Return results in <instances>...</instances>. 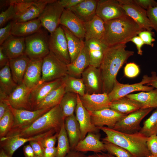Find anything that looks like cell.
<instances>
[{"mask_svg": "<svg viewBox=\"0 0 157 157\" xmlns=\"http://www.w3.org/2000/svg\"><path fill=\"white\" fill-rule=\"evenodd\" d=\"M126 45L118 44L108 47L99 68L102 83V93L108 94L117 81V73L134 52L126 49Z\"/></svg>", "mask_w": 157, "mask_h": 157, "instance_id": "1", "label": "cell"}, {"mask_svg": "<svg viewBox=\"0 0 157 157\" xmlns=\"http://www.w3.org/2000/svg\"><path fill=\"white\" fill-rule=\"evenodd\" d=\"M139 66L136 63L132 62L127 63L124 68L125 76L129 78H133L139 74Z\"/></svg>", "mask_w": 157, "mask_h": 157, "instance_id": "45", "label": "cell"}, {"mask_svg": "<svg viewBox=\"0 0 157 157\" xmlns=\"http://www.w3.org/2000/svg\"><path fill=\"white\" fill-rule=\"evenodd\" d=\"M151 79L149 82L146 85H147L151 86L157 89V75L154 71L151 72Z\"/></svg>", "mask_w": 157, "mask_h": 157, "instance_id": "59", "label": "cell"}, {"mask_svg": "<svg viewBox=\"0 0 157 157\" xmlns=\"http://www.w3.org/2000/svg\"><path fill=\"white\" fill-rule=\"evenodd\" d=\"M9 105L8 100H0V119L8 109Z\"/></svg>", "mask_w": 157, "mask_h": 157, "instance_id": "56", "label": "cell"}, {"mask_svg": "<svg viewBox=\"0 0 157 157\" xmlns=\"http://www.w3.org/2000/svg\"><path fill=\"white\" fill-rule=\"evenodd\" d=\"M148 157H157L151 155H150V156H148Z\"/></svg>", "mask_w": 157, "mask_h": 157, "instance_id": "63", "label": "cell"}, {"mask_svg": "<svg viewBox=\"0 0 157 157\" xmlns=\"http://www.w3.org/2000/svg\"><path fill=\"white\" fill-rule=\"evenodd\" d=\"M56 157H65L70 150L69 144L64 126V122L59 133Z\"/></svg>", "mask_w": 157, "mask_h": 157, "instance_id": "40", "label": "cell"}, {"mask_svg": "<svg viewBox=\"0 0 157 157\" xmlns=\"http://www.w3.org/2000/svg\"><path fill=\"white\" fill-rule=\"evenodd\" d=\"M106 151L116 157H133L132 154L124 149L113 143L103 142Z\"/></svg>", "mask_w": 157, "mask_h": 157, "instance_id": "43", "label": "cell"}, {"mask_svg": "<svg viewBox=\"0 0 157 157\" xmlns=\"http://www.w3.org/2000/svg\"><path fill=\"white\" fill-rule=\"evenodd\" d=\"M65 93V85L63 83L60 86L49 93L34 110L43 109H51L60 104Z\"/></svg>", "mask_w": 157, "mask_h": 157, "instance_id": "36", "label": "cell"}, {"mask_svg": "<svg viewBox=\"0 0 157 157\" xmlns=\"http://www.w3.org/2000/svg\"><path fill=\"white\" fill-rule=\"evenodd\" d=\"M126 15L134 20L144 30L152 31L153 28L146 10L135 3L133 0H118Z\"/></svg>", "mask_w": 157, "mask_h": 157, "instance_id": "13", "label": "cell"}, {"mask_svg": "<svg viewBox=\"0 0 157 157\" xmlns=\"http://www.w3.org/2000/svg\"><path fill=\"white\" fill-rule=\"evenodd\" d=\"M83 0H60L59 2L65 9L69 10Z\"/></svg>", "mask_w": 157, "mask_h": 157, "instance_id": "53", "label": "cell"}, {"mask_svg": "<svg viewBox=\"0 0 157 157\" xmlns=\"http://www.w3.org/2000/svg\"></svg>", "mask_w": 157, "mask_h": 157, "instance_id": "64", "label": "cell"}, {"mask_svg": "<svg viewBox=\"0 0 157 157\" xmlns=\"http://www.w3.org/2000/svg\"><path fill=\"white\" fill-rule=\"evenodd\" d=\"M0 157H10L1 148H0Z\"/></svg>", "mask_w": 157, "mask_h": 157, "instance_id": "62", "label": "cell"}, {"mask_svg": "<svg viewBox=\"0 0 157 157\" xmlns=\"http://www.w3.org/2000/svg\"><path fill=\"white\" fill-rule=\"evenodd\" d=\"M130 41L135 45L138 54L140 56L142 55L143 52L142 48L144 44L141 38L138 36L136 35L133 37L131 39Z\"/></svg>", "mask_w": 157, "mask_h": 157, "instance_id": "54", "label": "cell"}, {"mask_svg": "<svg viewBox=\"0 0 157 157\" xmlns=\"http://www.w3.org/2000/svg\"><path fill=\"white\" fill-rule=\"evenodd\" d=\"M59 132L40 140L42 146L44 148H51L55 147L56 142L57 140Z\"/></svg>", "mask_w": 157, "mask_h": 157, "instance_id": "51", "label": "cell"}, {"mask_svg": "<svg viewBox=\"0 0 157 157\" xmlns=\"http://www.w3.org/2000/svg\"><path fill=\"white\" fill-rule=\"evenodd\" d=\"M75 113L76 118L80 126L81 140L83 139L89 132H99L100 130L92 124L89 112L83 105L78 94Z\"/></svg>", "mask_w": 157, "mask_h": 157, "instance_id": "21", "label": "cell"}, {"mask_svg": "<svg viewBox=\"0 0 157 157\" xmlns=\"http://www.w3.org/2000/svg\"><path fill=\"white\" fill-rule=\"evenodd\" d=\"M66 92H70L83 96L85 93L84 85L82 78H77L67 75L63 78Z\"/></svg>", "mask_w": 157, "mask_h": 157, "instance_id": "39", "label": "cell"}, {"mask_svg": "<svg viewBox=\"0 0 157 157\" xmlns=\"http://www.w3.org/2000/svg\"><path fill=\"white\" fill-rule=\"evenodd\" d=\"M59 132L56 130L52 129L45 133L28 138L14 136L0 139V148L10 157L19 148L25 143L32 141H40Z\"/></svg>", "mask_w": 157, "mask_h": 157, "instance_id": "12", "label": "cell"}, {"mask_svg": "<svg viewBox=\"0 0 157 157\" xmlns=\"http://www.w3.org/2000/svg\"><path fill=\"white\" fill-rule=\"evenodd\" d=\"M147 145L151 154L157 157V135H153L148 137Z\"/></svg>", "mask_w": 157, "mask_h": 157, "instance_id": "48", "label": "cell"}, {"mask_svg": "<svg viewBox=\"0 0 157 157\" xmlns=\"http://www.w3.org/2000/svg\"><path fill=\"white\" fill-rule=\"evenodd\" d=\"M30 60L25 54L9 60V65L12 77L17 85L22 83L24 74Z\"/></svg>", "mask_w": 157, "mask_h": 157, "instance_id": "32", "label": "cell"}, {"mask_svg": "<svg viewBox=\"0 0 157 157\" xmlns=\"http://www.w3.org/2000/svg\"><path fill=\"white\" fill-rule=\"evenodd\" d=\"M136 4L147 10L151 7L157 5V2L154 0H133Z\"/></svg>", "mask_w": 157, "mask_h": 157, "instance_id": "52", "label": "cell"}, {"mask_svg": "<svg viewBox=\"0 0 157 157\" xmlns=\"http://www.w3.org/2000/svg\"><path fill=\"white\" fill-rule=\"evenodd\" d=\"M148 17L153 29L157 33V5L151 7L146 10Z\"/></svg>", "mask_w": 157, "mask_h": 157, "instance_id": "47", "label": "cell"}, {"mask_svg": "<svg viewBox=\"0 0 157 157\" xmlns=\"http://www.w3.org/2000/svg\"><path fill=\"white\" fill-rule=\"evenodd\" d=\"M64 120L60 104L53 107L37 119L29 126L12 129L6 137H31L52 129L60 131Z\"/></svg>", "mask_w": 157, "mask_h": 157, "instance_id": "3", "label": "cell"}, {"mask_svg": "<svg viewBox=\"0 0 157 157\" xmlns=\"http://www.w3.org/2000/svg\"><path fill=\"white\" fill-rule=\"evenodd\" d=\"M9 59L6 54L2 47L0 46V68L3 67L9 62Z\"/></svg>", "mask_w": 157, "mask_h": 157, "instance_id": "55", "label": "cell"}, {"mask_svg": "<svg viewBox=\"0 0 157 157\" xmlns=\"http://www.w3.org/2000/svg\"><path fill=\"white\" fill-rule=\"evenodd\" d=\"M57 152V147L44 148L43 157H56Z\"/></svg>", "mask_w": 157, "mask_h": 157, "instance_id": "57", "label": "cell"}, {"mask_svg": "<svg viewBox=\"0 0 157 157\" xmlns=\"http://www.w3.org/2000/svg\"><path fill=\"white\" fill-rule=\"evenodd\" d=\"M14 123V117L9 108L0 119V139L6 136L13 129Z\"/></svg>", "mask_w": 157, "mask_h": 157, "instance_id": "42", "label": "cell"}, {"mask_svg": "<svg viewBox=\"0 0 157 157\" xmlns=\"http://www.w3.org/2000/svg\"><path fill=\"white\" fill-rule=\"evenodd\" d=\"M49 46L50 51L59 59L67 65L71 63L66 38L61 26L49 35Z\"/></svg>", "mask_w": 157, "mask_h": 157, "instance_id": "10", "label": "cell"}, {"mask_svg": "<svg viewBox=\"0 0 157 157\" xmlns=\"http://www.w3.org/2000/svg\"><path fill=\"white\" fill-rule=\"evenodd\" d=\"M0 46L9 60L17 58L25 54V38L11 34Z\"/></svg>", "mask_w": 157, "mask_h": 157, "instance_id": "25", "label": "cell"}, {"mask_svg": "<svg viewBox=\"0 0 157 157\" xmlns=\"http://www.w3.org/2000/svg\"><path fill=\"white\" fill-rule=\"evenodd\" d=\"M154 35V32L144 30L140 32L138 34V36L141 38L144 44L153 47L154 44L153 42L155 41V39L153 36Z\"/></svg>", "mask_w": 157, "mask_h": 157, "instance_id": "46", "label": "cell"}, {"mask_svg": "<svg viewBox=\"0 0 157 157\" xmlns=\"http://www.w3.org/2000/svg\"><path fill=\"white\" fill-rule=\"evenodd\" d=\"M78 94L70 92H66L60 104L64 120L74 114L78 102Z\"/></svg>", "mask_w": 157, "mask_h": 157, "instance_id": "38", "label": "cell"}, {"mask_svg": "<svg viewBox=\"0 0 157 157\" xmlns=\"http://www.w3.org/2000/svg\"><path fill=\"white\" fill-rule=\"evenodd\" d=\"M105 31L101 40L108 47L124 44L144 30L126 15L104 22Z\"/></svg>", "mask_w": 157, "mask_h": 157, "instance_id": "2", "label": "cell"}, {"mask_svg": "<svg viewBox=\"0 0 157 157\" xmlns=\"http://www.w3.org/2000/svg\"><path fill=\"white\" fill-rule=\"evenodd\" d=\"M65 157H88V156L82 152L70 150Z\"/></svg>", "mask_w": 157, "mask_h": 157, "instance_id": "60", "label": "cell"}, {"mask_svg": "<svg viewBox=\"0 0 157 157\" xmlns=\"http://www.w3.org/2000/svg\"><path fill=\"white\" fill-rule=\"evenodd\" d=\"M53 0H13L16 14L13 21L24 22L38 18L47 4Z\"/></svg>", "mask_w": 157, "mask_h": 157, "instance_id": "5", "label": "cell"}, {"mask_svg": "<svg viewBox=\"0 0 157 157\" xmlns=\"http://www.w3.org/2000/svg\"><path fill=\"white\" fill-rule=\"evenodd\" d=\"M43 59L30 60L26 69L22 83L32 89L38 85L42 77Z\"/></svg>", "mask_w": 157, "mask_h": 157, "instance_id": "26", "label": "cell"}, {"mask_svg": "<svg viewBox=\"0 0 157 157\" xmlns=\"http://www.w3.org/2000/svg\"><path fill=\"white\" fill-rule=\"evenodd\" d=\"M16 16L14 5L10 4L5 10L2 11L0 14V27L3 26L11 19L13 20Z\"/></svg>", "mask_w": 157, "mask_h": 157, "instance_id": "44", "label": "cell"}, {"mask_svg": "<svg viewBox=\"0 0 157 157\" xmlns=\"http://www.w3.org/2000/svg\"><path fill=\"white\" fill-rule=\"evenodd\" d=\"M64 124L70 150H74L81 139L79 125L74 114L66 117L64 119Z\"/></svg>", "mask_w": 157, "mask_h": 157, "instance_id": "33", "label": "cell"}, {"mask_svg": "<svg viewBox=\"0 0 157 157\" xmlns=\"http://www.w3.org/2000/svg\"><path fill=\"white\" fill-rule=\"evenodd\" d=\"M106 134L103 142L117 145L130 152L133 157H148L151 155L147 141L148 137L140 132L133 133L122 132L107 126L98 127Z\"/></svg>", "mask_w": 157, "mask_h": 157, "instance_id": "4", "label": "cell"}, {"mask_svg": "<svg viewBox=\"0 0 157 157\" xmlns=\"http://www.w3.org/2000/svg\"><path fill=\"white\" fill-rule=\"evenodd\" d=\"M64 8L58 0H53L46 6L38 18L42 26L51 34L59 26Z\"/></svg>", "mask_w": 157, "mask_h": 157, "instance_id": "8", "label": "cell"}, {"mask_svg": "<svg viewBox=\"0 0 157 157\" xmlns=\"http://www.w3.org/2000/svg\"><path fill=\"white\" fill-rule=\"evenodd\" d=\"M89 65V52L85 45L76 58L72 62L67 65L68 75L80 78L83 72Z\"/></svg>", "mask_w": 157, "mask_h": 157, "instance_id": "29", "label": "cell"}, {"mask_svg": "<svg viewBox=\"0 0 157 157\" xmlns=\"http://www.w3.org/2000/svg\"><path fill=\"white\" fill-rule=\"evenodd\" d=\"M81 77L85 93H102V83L99 68L89 65L83 72Z\"/></svg>", "mask_w": 157, "mask_h": 157, "instance_id": "16", "label": "cell"}, {"mask_svg": "<svg viewBox=\"0 0 157 157\" xmlns=\"http://www.w3.org/2000/svg\"><path fill=\"white\" fill-rule=\"evenodd\" d=\"M96 15L105 22L126 14L118 0H98Z\"/></svg>", "mask_w": 157, "mask_h": 157, "instance_id": "15", "label": "cell"}, {"mask_svg": "<svg viewBox=\"0 0 157 157\" xmlns=\"http://www.w3.org/2000/svg\"><path fill=\"white\" fill-rule=\"evenodd\" d=\"M150 79V76L145 75L143 76L140 82L133 84H122L117 80L112 90L108 94L109 99L112 102L126 97L134 92L151 91L154 89V88L151 86L146 85Z\"/></svg>", "mask_w": 157, "mask_h": 157, "instance_id": "11", "label": "cell"}, {"mask_svg": "<svg viewBox=\"0 0 157 157\" xmlns=\"http://www.w3.org/2000/svg\"><path fill=\"white\" fill-rule=\"evenodd\" d=\"M32 90L22 83L17 85L8 96V101L10 105L16 109L32 110L30 102Z\"/></svg>", "mask_w": 157, "mask_h": 157, "instance_id": "19", "label": "cell"}, {"mask_svg": "<svg viewBox=\"0 0 157 157\" xmlns=\"http://www.w3.org/2000/svg\"><path fill=\"white\" fill-rule=\"evenodd\" d=\"M60 26L66 38L68 52L72 63L78 57L84 47L85 42L75 35L66 27Z\"/></svg>", "mask_w": 157, "mask_h": 157, "instance_id": "35", "label": "cell"}, {"mask_svg": "<svg viewBox=\"0 0 157 157\" xmlns=\"http://www.w3.org/2000/svg\"><path fill=\"white\" fill-rule=\"evenodd\" d=\"M23 151L24 157H35L33 149L29 144L23 147Z\"/></svg>", "mask_w": 157, "mask_h": 157, "instance_id": "58", "label": "cell"}, {"mask_svg": "<svg viewBox=\"0 0 157 157\" xmlns=\"http://www.w3.org/2000/svg\"><path fill=\"white\" fill-rule=\"evenodd\" d=\"M126 97L135 101L140 105L141 109L157 108V89L147 92L142 91L129 94Z\"/></svg>", "mask_w": 157, "mask_h": 157, "instance_id": "34", "label": "cell"}, {"mask_svg": "<svg viewBox=\"0 0 157 157\" xmlns=\"http://www.w3.org/2000/svg\"><path fill=\"white\" fill-rule=\"evenodd\" d=\"M9 108L14 118V123L13 129L20 128L29 126L39 117L51 109H43L35 110L16 109L10 104Z\"/></svg>", "mask_w": 157, "mask_h": 157, "instance_id": "18", "label": "cell"}, {"mask_svg": "<svg viewBox=\"0 0 157 157\" xmlns=\"http://www.w3.org/2000/svg\"><path fill=\"white\" fill-rule=\"evenodd\" d=\"M89 52L90 65L99 68L108 47L101 40L94 39L84 41Z\"/></svg>", "mask_w": 157, "mask_h": 157, "instance_id": "24", "label": "cell"}, {"mask_svg": "<svg viewBox=\"0 0 157 157\" xmlns=\"http://www.w3.org/2000/svg\"><path fill=\"white\" fill-rule=\"evenodd\" d=\"M17 84L14 81L9 62L0 70V99H7Z\"/></svg>", "mask_w": 157, "mask_h": 157, "instance_id": "30", "label": "cell"}, {"mask_svg": "<svg viewBox=\"0 0 157 157\" xmlns=\"http://www.w3.org/2000/svg\"><path fill=\"white\" fill-rule=\"evenodd\" d=\"M153 109H140L127 115L118 121L112 129L128 133L139 132L141 128L140 124L142 120Z\"/></svg>", "mask_w": 157, "mask_h": 157, "instance_id": "9", "label": "cell"}, {"mask_svg": "<svg viewBox=\"0 0 157 157\" xmlns=\"http://www.w3.org/2000/svg\"><path fill=\"white\" fill-rule=\"evenodd\" d=\"M110 108L123 114L128 115L140 109L139 104L126 97L111 102Z\"/></svg>", "mask_w": 157, "mask_h": 157, "instance_id": "37", "label": "cell"}, {"mask_svg": "<svg viewBox=\"0 0 157 157\" xmlns=\"http://www.w3.org/2000/svg\"><path fill=\"white\" fill-rule=\"evenodd\" d=\"M100 137L99 133L89 132L79 142L74 150L82 152L91 151L94 153L106 151L104 143L100 140Z\"/></svg>", "mask_w": 157, "mask_h": 157, "instance_id": "23", "label": "cell"}, {"mask_svg": "<svg viewBox=\"0 0 157 157\" xmlns=\"http://www.w3.org/2000/svg\"><path fill=\"white\" fill-rule=\"evenodd\" d=\"M42 26L38 18L24 22L13 21L11 34L16 36L25 38L40 31Z\"/></svg>", "mask_w": 157, "mask_h": 157, "instance_id": "27", "label": "cell"}, {"mask_svg": "<svg viewBox=\"0 0 157 157\" xmlns=\"http://www.w3.org/2000/svg\"><path fill=\"white\" fill-rule=\"evenodd\" d=\"M60 24L67 28L79 38H85V30L84 23L71 10L64 9L60 21Z\"/></svg>", "mask_w": 157, "mask_h": 157, "instance_id": "22", "label": "cell"}, {"mask_svg": "<svg viewBox=\"0 0 157 157\" xmlns=\"http://www.w3.org/2000/svg\"><path fill=\"white\" fill-rule=\"evenodd\" d=\"M88 112L92 124L97 127L106 126L108 128H113L118 121L127 115L110 108Z\"/></svg>", "mask_w": 157, "mask_h": 157, "instance_id": "14", "label": "cell"}, {"mask_svg": "<svg viewBox=\"0 0 157 157\" xmlns=\"http://www.w3.org/2000/svg\"><path fill=\"white\" fill-rule=\"evenodd\" d=\"M67 74V65L50 51L43 59L42 77L39 84L62 78Z\"/></svg>", "mask_w": 157, "mask_h": 157, "instance_id": "7", "label": "cell"}, {"mask_svg": "<svg viewBox=\"0 0 157 157\" xmlns=\"http://www.w3.org/2000/svg\"><path fill=\"white\" fill-rule=\"evenodd\" d=\"M88 157H115L114 156L109 153H105L104 152L99 153H94L88 156Z\"/></svg>", "mask_w": 157, "mask_h": 157, "instance_id": "61", "label": "cell"}, {"mask_svg": "<svg viewBox=\"0 0 157 157\" xmlns=\"http://www.w3.org/2000/svg\"><path fill=\"white\" fill-rule=\"evenodd\" d=\"M139 132L147 137L157 135V108L144 121Z\"/></svg>", "mask_w": 157, "mask_h": 157, "instance_id": "41", "label": "cell"}, {"mask_svg": "<svg viewBox=\"0 0 157 157\" xmlns=\"http://www.w3.org/2000/svg\"><path fill=\"white\" fill-rule=\"evenodd\" d=\"M97 0H83L69 10L83 23L92 19L96 15Z\"/></svg>", "mask_w": 157, "mask_h": 157, "instance_id": "28", "label": "cell"}, {"mask_svg": "<svg viewBox=\"0 0 157 157\" xmlns=\"http://www.w3.org/2000/svg\"><path fill=\"white\" fill-rule=\"evenodd\" d=\"M79 97L83 105L89 111H96L110 108L111 102L106 93H85L83 96Z\"/></svg>", "mask_w": 157, "mask_h": 157, "instance_id": "20", "label": "cell"}, {"mask_svg": "<svg viewBox=\"0 0 157 157\" xmlns=\"http://www.w3.org/2000/svg\"><path fill=\"white\" fill-rule=\"evenodd\" d=\"M85 30V41L94 39L101 40L104 33V22L95 15L90 21L84 23Z\"/></svg>", "mask_w": 157, "mask_h": 157, "instance_id": "31", "label": "cell"}, {"mask_svg": "<svg viewBox=\"0 0 157 157\" xmlns=\"http://www.w3.org/2000/svg\"><path fill=\"white\" fill-rule=\"evenodd\" d=\"M33 151L35 157H43L44 148L40 141H32L29 142Z\"/></svg>", "mask_w": 157, "mask_h": 157, "instance_id": "50", "label": "cell"}, {"mask_svg": "<svg viewBox=\"0 0 157 157\" xmlns=\"http://www.w3.org/2000/svg\"><path fill=\"white\" fill-rule=\"evenodd\" d=\"M63 83V78L43 82L32 89L30 97V102L32 110H34L49 93Z\"/></svg>", "mask_w": 157, "mask_h": 157, "instance_id": "17", "label": "cell"}, {"mask_svg": "<svg viewBox=\"0 0 157 157\" xmlns=\"http://www.w3.org/2000/svg\"><path fill=\"white\" fill-rule=\"evenodd\" d=\"M12 21L9 22L4 27L0 28V45L3 43L11 34V31L12 28Z\"/></svg>", "mask_w": 157, "mask_h": 157, "instance_id": "49", "label": "cell"}, {"mask_svg": "<svg viewBox=\"0 0 157 157\" xmlns=\"http://www.w3.org/2000/svg\"><path fill=\"white\" fill-rule=\"evenodd\" d=\"M49 37L47 33L42 30L25 37V54L30 60L43 59L50 52Z\"/></svg>", "mask_w": 157, "mask_h": 157, "instance_id": "6", "label": "cell"}]
</instances>
